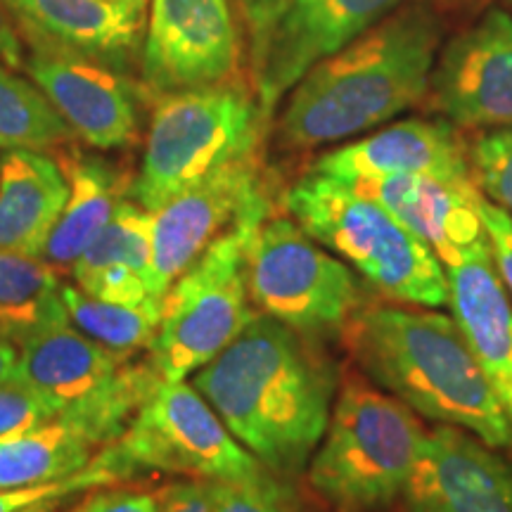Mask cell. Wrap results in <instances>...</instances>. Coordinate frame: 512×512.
<instances>
[{
    "label": "cell",
    "mask_w": 512,
    "mask_h": 512,
    "mask_svg": "<svg viewBox=\"0 0 512 512\" xmlns=\"http://www.w3.org/2000/svg\"><path fill=\"white\" fill-rule=\"evenodd\" d=\"M192 384L268 472L292 479L328 430L339 377L318 342L256 313Z\"/></svg>",
    "instance_id": "cell-1"
},
{
    "label": "cell",
    "mask_w": 512,
    "mask_h": 512,
    "mask_svg": "<svg viewBox=\"0 0 512 512\" xmlns=\"http://www.w3.org/2000/svg\"><path fill=\"white\" fill-rule=\"evenodd\" d=\"M441 34V19L427 3L389 12L292 88L275 128L278 145L316 150L411 110L430 88Z\"/></svg>",
    "instance_id": "cell-2"
},
{
    "label": "cell",
    "mask_w": 512,
    "mask_h": 512,
    "mask_svg": "<svg viewBox=\"0 0 512 512\" xmlns=\"http://www.w3.org/2000/svg\"><path fill=\"white\" fill-rule=\"evenodd\" d=\"M342 342L358 373L420 418L512 446V427L451 313L430 306L375 304L351 318Z\"/></svg>",
    "instance_id": "cell-3"
},
{
    "label": "cell",
    "mask_w": 512,
    "mask_h": 512,
    "mask_svg": "<svg viewBox=\"0 0 512 512\" xmlns=\"http://www.w3.org/2000/svg\"><path fill=\"white\" fill-rule=\"evenodd\" d=\"M283 207L380 297L430 309L448 306L444 261L382 204L337 178L309 171L285 190Z\"/></svg>",
    "instance_id": "cell-4"
},
{
    "label": "cell",
    "mask_w": 512,
    "mask_h": 512,
    "mask_svg": "<svg viewBox=\"0 0 512 512\" xmlns=\"http://www.w3.org/2000/svg\"><path fill=\"white\" fill-rule=\"evenodd\" d=\"M425 434L406 403L349 373L306 465L311 491L332 512L387 510L406 491Z\"/></svg>",
    "instance_id": "cell-5"
},
{
    "label": "cell",
    "mask_w": 512,
    "mask_h": 512,
    "mask_svg": "<svg viewBox=\"0 0 512 512\" xmlns=\"http://www.w3.org/2000/svg\"><path fill=\"white\" fill-rule=\"evenodd\" d=\"M268 119L256 93L238 79L157 95L128 195L157 211L221 166L261 152Z\"/></svg>",
    "instance_id": "cell-6"
},
{
    "label": "cell",
    "mask_w": 512,
    "mask_h": 512,
    "mask_svg": "<svg viewBox=\"0 0 512 512\" xmlns=\"http://www.w3.org/2000/svg\"><path fill=\"white\" fill-rule=\"evenodd\" d=\"M17 377L48 394L62 418L107 446L117 441L162 377L152 363L100 347L69 323L41 325L17 342Z\"/></svg>",
    "instance_id": "cell-7"
},
{
    "label": "cell",
    "mask_w": 512,
    "mask_h": 512,
    "mask_svg": "<svg viewBox=\"0 0 512 512\" xmlns=\"http://www.w3.org/2000/svg\"><path fill=\"white\" fill-rule=\"evenodd\" d=\"M247 290L264 313L313 342L342 339L370 287L290 216H268L247 254Z\"/></svg>",
    "instance_id": "cell-8"
},
{
    "label": "cell",
    "mask_w": 512,
    "mask_h": 512,
    "mask_svg": "<svg viewBox=\"0 0 512 512\" xmlns=\"http://www.w3.org/2000/svg\"><path fill=\"white\" fill-rule=\"evenodd\" d=\"M266 219L259 214L235 223L169 287L150 347V363L162 380L195 375L252 323L247 254Z\"/></svg>",
    "instance_id": "cell-9"
},
{
    "label": "cell",
    "mask_w": 512,
    "mask_h": 512,
    "mask_svg": "<svg viewBox=\"0 0 512 512\" xmlns=\"http://www.w3.org/2000/svg\"><path fill=\"white\" fill-rule=\"evenodd\" d=\"M114 451L131 472H169L207 482H238L266 470L185 380H159Z\"/></svg>",
    "instance_id": "cell-10"
},
{
    "label": "cell",
    "mask_w": 512,
    "mask_h": 512,
    "mask_svg": "<svg viewBox=\"0 0 512 512\" xmlns=\"http://www.w3.org/2000/svg\"><path fill=\"white\" fill-rule=\"evenodd\" d=\"M401 0H283L249 29L252 86L271 117L309 69L399 8Z\"/></svg>",
    "instance_id": "cell-11"
},
{
    "label": "cell",
    "mask_w": 512,
    "mask_h": 512,
    "mask_svg": "<svg viewBox=\"0 0 512 512\" xmlns=\"http://www.w3.org/2000/svg\"><path fill=\"white\" fill-rule=\"evenodd\" d=\"M271 216L273 197L261 152L230 162L152 211V294L166 292L211 242L247 216Z\"/></svg>",
    "instance_id": "cell-12"
},
{
    "label": "cell",
    "mask_w": 512,
    "mask_h": 512,
    "mask_svg": "<svg viewBox=\"0 0 512 512\" xmlns=\"http://www.w3.org/2000/svg\"><path fill=\"white\" fill-rule=\"evenodd\" d=\"M240 34L230 0H152L140 76L152 98L235 79Z\"/></svg>",
    "instance_id": "cell-13"
},
{
    "label": "cell",
    "mask_w": 512,
    "mask_h": 512,
    "mask_svg": "<svg viewBox=\"0 0 512 512\" xmlns=\"http://www.w3.org/2000/svg\"><path fill=\"white\" fill-rule=\"evenodd\" d=\"M427 107L458 128H512V15L486 10L446 43L432 67Z\"/></svg>",
    "instance_id": "cell-14"
},
{
    "label": "cell",
    "mask_w": 512,
    "mask_h": 512,
    "mask_svg": "<svg viewBox=\"0 0 512 512\" xmlns=\"http://www.w3.org/2000/svg\"><path fill=\"white\" fill-rule=\"evenodd\" d=\"M22 67L83 143L117 150L138 140L143 105L152 98L143 81L76 57L31 53Z\"/></svg>",
    "instance_id": "cell-15"
},
{
    "label": "cell",
    "mask_w": 512,
    "mask_h": 512,
    "mask_svg": "<svg viewBox=\"0 0 512 512\" xmlns=\"http://www.w3.org/2000/svg\"><path fill=\"white\" fill-rule=\"evenodd\" d=\"M38 55L76 57L128 74L143 46L145 5L117 0H3Z\"/></svg>",
    "instance_id": "cell-16"
},
{
    "label": "cell",
    "mask_w": 512,
    "mask_h": 512,
    "mask_svg": "<svg viewBox=\"0 0 512 512\" xmlns=\"http://www.w3.org/2000/svg\"><path fill=\"white\" fill-rule=\"evenodd\" d=\"M401 498L406 512H512V465L475 434L437 425Z\"/></svg>",
    "instance_id": "cell-17"
},
{
    "label": "cell",
    "mask_w": 512,
    "mask_h": 512,
    "mask_svg": "<svg viewBox=\"0 0 512 512\" xmlns=\"http://www.w3.org/2000/svg\"><path fill=\"white\" fill-rule=\"evenodd\" d=\"M311 171L344 183L384 176H430L458 185L477 183L470 147L458 126L444 117L396 121L373 136L325 152L311 164Z\"/></svg>",
    "instance_id": "cell-18"
},
{
    "label": "cell",
    "mask_w": 512,
    "mask_h": 512,
    "mask_svg": "<svg viewBox=\"0 0 512 512\" xmlns=\"http://www.w3.org/2000/svg\"><path fill=\"white\" fill-rule=\"evenodd\" d=\"M344 183V181H342ZM358 195L382 204L403 226L427 242L444 266H453L472 247L489 242L479 219L484 192L477 183H446L430 176H384L349 181Z\"/></svg>",
    "instance_id": "cell-19"
},
{
    "label": "cell",
    "mask_w": 512,
    "mask_h": 512,
    "mask_svg": "<svg viewBox=\"0 0 512 512\" xmlns=\"http://www.w3.org/2000/svg\"><path fill=\"white\" fill-rule=\"evenodd\" d=\"M448 306L512 427V304L491 256V242L446 266Z\"/></svg>",
    "instance_id": "cell-20"
},
{
    "label": "cell",
    "mask_w": 512,
    "mask_h": 512,
    "mask_svg": "<svg viewBox=\"0 0 512 512\" xmlns=\"http://www.w3.org/2000/svg\"><path fill=\"white\" fill-rule=\"evenodd\" d=\"M72 273L76 287L102 302L162 304L152 294V211L124 197Z\"/></svg>",
    "instance_id": "cell-21"
},
{
    "label": "cell",
    "mask_w": 512,
    "mask_h": 512,
    "mask_svg": "<svg viewBox=\"0 0 512 512\" xmlns=\"http://www.w3.org/2000/svg\"><path fill=\"white\" fill-rule=\"evenodd\" d=\"M69 200L60 162L36 150L0 157V249L41 256Z\"/></svg>",
    "instance_id": "cell-22"
},
{
    "label": "cell",
    "mask_w": 512,
    "mask_h": 512,
    "mask_svg": "<svg viewBox=\"0 0 512 512\" xmlns=\"http://www.w3.org/2000/svg\"><path fill=\"white\" fill-rule=\"evenodd\" d=\"M60 166L69 181V200L46 242L41 259L55 271H72L79 256L112 221L131 181L102 157L67 152Z\"/></svg>",
    "instance_id": "cell-23"
},
{
    "label": "cell",
    "mask_w": 512,
    "mask_h": 512,
    "mask_svg": "<svg viewBox=\"0 0 512 512\" xmlns=\"http://www.w3.org/2000/svg\"><path fill=\"white\" fill-rule=\"evenodd\" d=\"M95 448L86 432L64 418L0 437V489L74 475L91 463Z\"/></svg>",
    "instance_id": "cell-24"
},
{
    "label": "cell",
    "mask_w": 512,
    "mask_h": 512,
    "mask_svg": "<svg viewBox=\"0 0 512 512\" xmlns=\"http://www.w3.org/2000/svg\"><path fill=\"white\" fill-rule=\"evenodd\" d=\"M64 318L55 268L41 256L0 249V332L17 344L31 330Z\"/></svg>",
    "instance_id": "cell-25"
},
{
    "label": "cell",
    "mask_w": 512,
    "mask_h": 512,
    "mask_svg": "<svg viewBox=\"0 0 512 512\" xmlns=\"http://www.w3.org/2000/svg\"><path fill=\"white\" fill-rule=\"evenodd\" d=\"M62 304L76 330L117 354L150 349L162 320V304L102 302L74 285H62Z\"/></svg>",
    "instance_id": "cell-26"
},
{
    "label": "cell",
    "mask_w": 512,
    "mask_h": 512,
    "mask_svg": "<svg viewBox=\"0 0 512 512\" xmlns=\"http://www.w3.org/2000/svg\"><path fill=\"white\" fill-rule=\"evenodd\" d=\"M74 140L46 93L0 64V150H57Z\"/></svg>",
    "instance_id": "cell-27"
},
{
    "label": "cell",
    "mask_w": 512,
    "mask_h": 512,
    "mask_svg": "<svg viewBox=\"0 0 512 512\" xmlns=\"http://www.w3.org/2000/svg\"><path fill=\"white\" fill-rule=\"evenodd\" d=\"M133 472L121 463L112 444L102 453H98L91 463L83 470L74 472V475L53 479V482L43 484H27V486H15V489H0V512H24L36 508V505L57 503L60 498L81 494V491L102 489V486H110L119 479L131 477Z\"/></svg>",
    "instance_id": "cell-28"
},
{
    "label": "cell",
    "mask_w": 512,
    "mask_h": 512,
    "mask_svg": "<svg viewBox=\"0 0 512 512\" xmlns=\"http://www.w3.org/2000/svg\"><path fill=\"white\" fill-rule=\"evenodd\" d=\"M214 512H299V501L287 479L264 470L238 482H214Z\"/></svg>",
    "instance_id": "cell-29"
},
{
    "label": "cell",
    "mask_w": 512,
    "mask_h": 512,
    "mask_svg": "<svg viewBox=\"0 0 512 512\" xmlns=\"http://www.w3.org/2000/svg\"><path fill=\"white\" fill-rule=\"evenodd\" d=\"M479 190L512 216V128L486 131L470 145Z\"/></svg>",
    "instance_id": "cell-30"
},
{
    "label": "cell",
    "mask_w": 512,
    "mask_h": 512,
    "mask_svg": "<svg viewBox=\"0 0 512 512\" xmlns=\"http://www.w3.org/2000/svg\"><path fill=\"white\" fill-rule=\"evenodd\" d=\"M57 418H62V408L48 394L19 377L0 384V437L34 430Z\"/></svg>",
    "instance_id": "cell-31"
},
{
    "label": "cell",
    "mask_w": 512,
    "mask_h": 512,
    "mask_svg": "<svg viewBox=\"0 0 512 512\" xmlns=\"http://www.w3.org/2000/svg\"><path fill=\"white\" fill-rule=\"evenodd\" d=\"M479 219H482L486 235H489L491 256H494V266L501 275V283L508 297H512V216L501 204L491 202L484 195L479 200Z\"/></svg>",
    "instance_id": "cell-32"
},
{
    "label": "cell",
    "mask_w": 512,
    "mask_h": 512,
    "mask_svg": "<svg viewBox=\"0 0 512 512\" xmlns=\"http://www.w3.org/2000/svg\"><path fill=\"white\" fill-rule=\"evenodd\" d=\"M162 501L159 491H133V489H102L93 491L76 503L69 512H157Z\"/></svg>",
    "instance_id": "cell-33"
},
{
    "label": "cell",
    "mask_w": 512,
    "mask_h": 512,
    "mask_svg": "<svg viewBox=\"0 0 512 512\" xmlns=\"http://www.w3.org/2000/svg\"><path fill=\"white\" fill-rule=\"evenodd\" d=\"M157 512H214V482L188 479L164 486Z\"/></svg>",
    "instance_id": "cell-34"
},
{
    "label": "cell",
    "mask_w": 512,
    "mask_h": 512,
    "mask_svg": "<svg viewBox=\"0 0 512 512\" xmlns=\"http://www.w3.org/2000/svg\"><path fill=\"white\" fill-rule=\"evenodd\" d=\"M24 46L22 36L15 27V19H12L10 10L5 8V3L0 0V60H3L8 67L17 69L24 64Z\"/></svg>",
    "instance_id": "cell-35"
},
{
    "label": "cell",
    "mask_w": 512,
    "mask_h": 512,
    "mask_svg": "<svg viewBox=\"0 0 512 512\" xmlns=\"http://www.w3.org/2000/svg\"><path fill=\"white\" fill-rule=\"evenodd\" d=\"M17 366H19L17 344L12 342L10 337H5L3 332H0V384L15 380Z\"/></svg>",
    "instance_id": "cell-36"
},
{
    "label": "cell",
    "mask_w": 512,
    "mask_h": 512,
    "mask_svg": "<svg viewBox=\"0 0 512 512\" xmlns=\"http://www.w3.org/2000/svg\"><path fill=\"white\" fill-rule=\"evenodd\" d=\"M240 3H242V10H245V15H247V27L252 29L268 15V12H273L275 8H278L283 0H240Z\"/></svg>",
    "instance_id": "cell-37"
},
{
    "label": "cell",
    "mask_w": 512,
    "mask_h": 512,
    "mask_svg": "<svg viewBox=\"0 0 512 512\" xmlns=\"http://www.w3.org/2000/svg\"><path fill=\"white\" fill-rule=\"evenodd\" d=\"M53 505H55V503H46V505H36V508H31V510H24V512H50V510H53Z\"/></svg>",
    "instance_id": "cell-38"
},
{
    "label": "cell",
    "mask_w": 512,
    "mask_h": 512,
    "mask_svg": "<svg viewBox=\"0 0 512 512\" xmlns=\"http://www.w3.org/2000/svg\"><path fill=\"white\" fill-rule=\"evenodd\" d=\"M117 3H133V5H145V0H117Z\"/></svg>",
    "instance_id": "cell-39"
},
{
    "label": "cell",
    "mask_w": 512,
    "mask_h": 512,
    "mask_svg": "<svg viewBox=\"0 0 512 512\" xmlns=\"http://www.w3.org/2000/svg\"><path fill=\"white\" fill-rule=\"evenodd\" d=\"M439 3H456V0H439Z\"/></svg>",
    "instance_id": "cell-40"
},
{
    "label": "cell",
    "mask_w": 512,
    "mask_h": 512,
    "mask_svg": "<svg viewBox=\"0 0 512 512\" xmlns=\"http://www.w3.org/2000/svg\"><path fill=\"white\" fill-rule=\"evenodd\" d=\"M505 3H508V5H510V8H512V0H505Z\"/></svg>",
    "instance_id": "cell-41"
}]
</instances>
